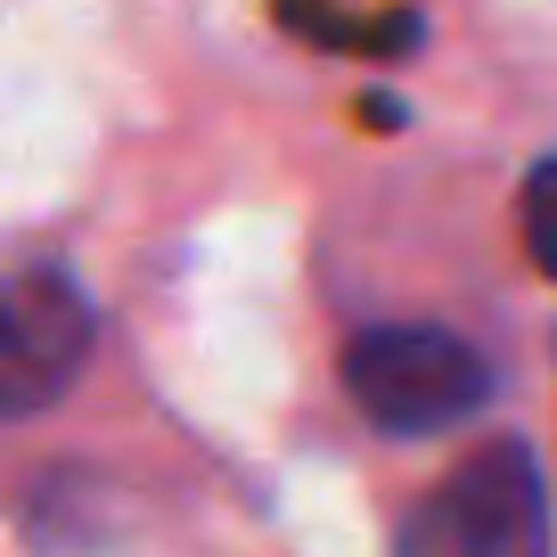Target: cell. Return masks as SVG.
<instances>
[{"instance_id": "1", "label": "cell", "mask_w": 557, "mask_h": 557, "mask_svg": "<svg viewBox=\"0 0 557 557\" xmlns=\"http://www.w3.org/2000/svg\"><path fill=\"white\" fill-rule=\"evenodd\" d=\"M345 394L385 435H443L468 410H484L492 361L451 329H369L345 352Z\"/></svg>"}, {"instance_id": "2", "label": "cell", "mask_w": 557, "mask_h": 557, "mask_svg": "<svg viewBox=\"0 0 557 557\" xmlns=\"http://www.w3.org/2000/svg\"><path fill=\"white\" fill-rule=\"evenodd\" d=\"M90 296L66 271L0 278V418H41L90 361Z\"/></svg>"}, {"instance_id": "3", "label": "cell", "mask_w": 557, "mask_h": 557, "mask_svg": "<svg viewBox=\"0 0 557 557\" xmlns=\"http://www.w3.org/2000/svg\"><path fill=\"white\" fill-rule=\"evenodd\" d=\"M443 557H549V492L524 443H484L435 508Z\"/></svg>"}, {"instance_id": "4", "label": "cell", "mask_w": 557, "mask_h": 557, "mask_svg": "<svg viewBox=\"0 0 557 557\" xmlns=\"http://www.w3.org/2000/svg\"><path fill=\"white\" fill-rule=\"evenodd\" d=\"M287 25L312 34V41H329V50H369V58H394V50H410V41H418V25L401 17V9L385 25H352V9H329V0H287Z\"/></svg>"}, {"instance_id": "5", "label": "cell", "mask_w": 557, "mask_h": 557, "mask_svg": "<svg viewBox=\"0 0 557 557\" xmlns=\"http://www.w3.org/2000/svg\"><path fill=\"white\" fill-rule=\"evenodd\" d=\"M524 255H533V271L557 287V157L533 164V181H524Z\"/></svg>"}]
</instances>
